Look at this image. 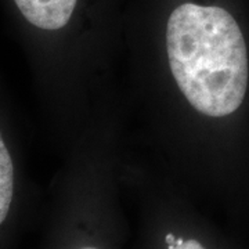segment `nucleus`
Segmentation results:
<instances>
[{
  "label": "nucleus",
  "mask_w": 249,
  "mask_h": 249,
  "mask_svg": "<svg viewBox=\"0 0 249 249\" xmlns=\"http://www.w3.org/2000/svg\"><path fill=\"white\" fill-rule=\"evenodd\" d=\"M168 58L178 89L198 112H235L248 88V54L237 21L222 7L184 3L170 14Z\"/></svg>",
  "instance_id": "obj_1"
},
{
  "label": "nucleus",
  "mask_w": 249,
  "mask_h": 249,
  "mask_svg": "<svg viewBox=\"0 0 249 249\" xmlns=\"http://www.w3.org/2000/svg\"><path fill=\"white\" fill-rule=\"evenodd\" d=\"M28 21L47 31L65 27L71 19L76 0H14Z\"/></svg>",
  "instance_id": "obj_2"
},
{
  "label": "nucleus",
  "mask_w": 249,
  "mask_h": 249,
  "mask_svg": "<svg viewBox=\"0 0 249 249\" xmlns=\"http://www.w3.org/2000/svg\"><path fill=\"white\" fill-rule=\"evenodd\" d=\"M14 190V169L9 150L0 134V224L10 211Z\"/></svg>",
  "instance_id": "obj_3"
},
{
  "label": "nucleus",
  "mask_w": 249,
  "mask_h": 249,
  "mask_svg": "<svg viewBox=\"0 0 249 249\" xmlns=\"http://www.w3.org/2000/svg\"><path fill=\"white\" fill-rule=\"evenodd\" d=\"M173 249H205V247L196 240H184L183 244L176 245Z\"/></svg>",
  "instance_id": "obj_4"
},
{
  "label": "nucleus",
  "mask_w": 249,
  "mask_h": 249,
  "mask_svg": "<svg viewBox=\"0 0 249 249\" xmlns=\"http://www.w3.org/2000/svg\"><path fill=\"white\" fill-rule=\"evenodd\" d=\"M165 240H166V244H168V249H173L176 247V238H175L173 234H168L165 237Z\"/></svg>",
  "instance_id": "obj_5"
},
{
  "label": "nucleus",
  "mask_w": 249,
  "mask_h": 249,
  "mask_svg": "<svg viewBox=\"0 0 249 249\" xmlns=\"http://www.w3.org/2000/svg\"><path fill=\"white\" fill-rule=\"evenodd\" d=\"M82 249H97V248H93V247H88V248H82Z\"/></svg>",
  "instance_id": "obj_6"
}]
</instances>
